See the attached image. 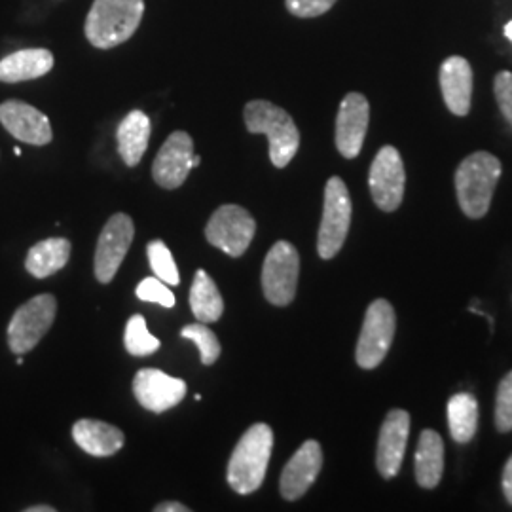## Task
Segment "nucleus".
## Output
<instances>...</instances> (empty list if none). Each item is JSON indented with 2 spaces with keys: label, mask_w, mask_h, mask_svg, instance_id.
<instances>
[{
  "label": "nucleus",
  "mask_w": 512,
  "mask_h": 512,
  "mask_svg": "<svg viewBox=\"0 0 512 512\" xmlns=\"http://www.w3.org/2000/svg\"><path fill=\"white\" fill-rule=\"evenodd\" d=\"M184 340L194 342L200 349V359L205 366L215 365L220 357V342L217 334L209 329L205 323H194L181 330Z\"/></svg>",
  "instance_id": "cd10ccee"
},
{
  "label": "nucleus",
  "mask_w": 512,
  "mask_h": 512,
  "mask_svg": "<svg viewBox=\"0 0 512 512\" xmlns=\"http://www.w3.org/2000/svg\"><path fill=\"white\" fill-rule=\"evenodd\" d=\"M503 494L512 505V456L503 469Z\"/></svg>",
  "instance_id": "473e14b6"
},
{
  "label": "nucleus",
  "mask_w": 512,
  "mask_h": 512,
  "mask_svg": "<svg viewBox=\"0 0 512 512\" xmlns=\"http://www.w3.org/2000/svg\"><path fill=\"white\" fill-rule=\"evenodd\" d=\"M368 186L374 203L385 211L393 213L401 207L406 186V171H404L401 152L391 145L380 148L368 173Z\"/></svg>",
  "instance_id": "9d476101"
},
{
  "label": "nucleus",
  "mask_w": 512,
  "mask_h": 512,
  "mask_svg": "<svg viewBox=\"0 0 512 512\" xmlns=\"http://www.w3.org/2000/svg\"><path fill=\"white\" fill-rule=\"evenodd\" d=\"M300 256L289 241H277L262 266V291L277 308L289 306L296 296Z\"/></svg>",
  "instance_id": "0eeeda50"
},
{
  "label": "nucleus",
  "mask_w": 512,
  "mask_h": 512,
  "mask_svg": "<svg viewBox=\"0 0 512 512\" xmlns=\"http://www.w3.org/2000/svg\"><path fill=\"white\" fill-rule=\"evenodd\" d=\"M150 118L143 110H131L116 131L118 152L129 167L139 165L150 141Z\"/></svg>",
  "instance_id": "412c9836"
},
{
  "label": "nucleus",
  "mask_w": 512,
  "mask_h": 512,
  "mask_svg": "<svg viewBox=\"0 0 512 512\" xmlns=\"http://www.w3.org/2000/svg\"><path fill=\"white\" fill-rule=\"evenodd\" d=\"M190 308L198 321L215 323L224 313V300L219 293L217 283L205 270H198L192 289H190Z\"/></svg>",
  "instance_id": "b1692460"
},
{
  "label": "nucleus",
  "mask_w": 512,
  "mask_h": 512,
  "mask_svg": "<svg viewBox=\"0 0 512 512\" xmlns=\"http://www.w3.org/2000/svg\"><path fill=\"white\" fill-rule=\"evenodd\" d=\"M133 393L143 408L162 414L181 404L186 397V384L160 368H143L133 378Z\"/></svg>",
  "instance_id": "ddd939ff"
},
{
  "label": "nucleus",
  "mask_w": 512,
  "mask_h": 512,
  "mask_svg": "<svg viewBox=\"0 0 512 512\" xmlns=\"http://www.w3.org/2000/svg\"><path fill=\"white\" fill-rule=\"evenodd\" d=\"M245 126L249 133H264L270 141V160L277 169L291 164L300 148V131L291 114L270 101L256 99L245 105Z\"/></svg>",
  "instance_id": "20e7f679"
},
{
  "label": "nucleus",
  "mask_w": 512,
  "mask_h": 512,
  "mask_svg": "<svg viewBox=\"0 0 512 512\" xmlns=\"http://www.w3.org/2000/svg\"><path fill=\"white\" fill-rule=\"evenodd\" d=\"M133 236L135 226L128 215L116 213L107 220L95 249V277L99 283H110L114 279L120 264L128 255Z\"/></svg>",
  "instance_id": "9b49d317"
},
{
  "label": "nucleus",
  "mask_w": 512,
  "mask_h": 512,
  "mask_svg": "<svg viewBox=\"0 0 512 512\" xmlns=\"http://www.w3.org/2000/svg\"><path fill=\"white\" fill-rule=\"evenodd\" d=\"M395 327H397V317H395L393 306L384 298L374 300L366 310L365 323L357 342V351H355L357 365L365 370H372L382 365L385 355L389 353L393 344Z\"/></svg>",
  "instance_id": "423d86ee"
},
{
  "label": "nucleus",
  "mask_w": 512,
  "mask_h": 512,
  "mask_svg": "<svg viewBox=\"0 0 512 512\" xmlns=\"http://www.w3.org/2000/svg\"><path fill=\"white\" fill-rule=\"evenodd\" d=\"M156 512H188L190 509L183 505V503H177V501H167V503H160L154 507Z\"/></svg>",
  "instance_id": "72a5a7b5"
},
{
  "label": "nucleus",
  "mask_w": 512,
  "mask_h": 512,
  "mask_svg": "<svg viewBox=\"0 0 512 512\" xmlns=\"http://www.w3.org/2000/svg\"><path fill=\"white\" fill-rule=\"evenodd\" d=\"M444 473V442L437 431L425 429L416 450V480L423 490H433Z\"/></svg>",
  "instance_id": "4be33fe9"
},
{
  "label": "nucleus",
  "mask_w": 512,
  "mask_h": 512,
  "mask_svg": "<svg viewBox=\"0 0 512 512\" xmlns=\"http://www.w3.org/2000/svg\"><path fill=\"white\" fill-rule=\"evenodd\" d=\"M495 425L501 433L512 431V372H509L497 387Z\"/></svg>",
  "instance_id": "c85d7f7f"
},
{
  "label": "nucleus",
  "mask_w": 512,
  "mask_h": 512,
  "mask_svg": "<svg viewBox=\"0 0 512 512\" xmlns=\"http://www.w3.org/2000/svg\"><path fill=\"white\" fill-rule=\"evenodd\" d=\"M323 467V450L317 440H306L281 473V495L287 501H296L306 494L317 480Z\"/></svg>",
  "instance_id": "f3484780"
},
{
  "label": "nucleus",
  "mask_w": 512,
  "mask_h": 512,
  "mask_svg": "<svg viewBox=\"0 0 512 512\" xmlns=\"http://www.w3.org/2000/svg\"><path fill=\"white\" fill-rule=\"evenodd\" d=\"M439 82L440 92L448 110L456 116H467L471 112L473 97L471 63L461 55H452L444 59L440 65Z\"/></svg>",
  "instance_id": "a211bd4d"
},
{
  "label": "nucleus",
  "mask_w": 512,
  "mask_h": 512,
  "mask_svg": "<svg viewBox=\"0 0 512 512\" xmlns=\"http://www.w3.org/2000/svg\"><path fill=\"white\" fill-rule=\"evenodd\" d=\"M192 158H194L192 137L186 131L171 133L152 165L154 181L165 190H175L183 186L192 169Z\"/></svg>",
  "instance_id": "4468645a"
},
{
  "label": "nucleus",
  "mask_w": 512,
  "mask_h": 512,
  "mask_svg": "<svg viewBox=\"0 0 512 512\" xmlns=\"http://www.w3.org/2000/svg\"><path fill=\"white\" fill-rule=\"evenodd\" d=\"M25 512H55V509L54 507H50V505H37V507L25 509Z\"/></svg>",
  "instance_id": "f704fd0d"
},
{
  "label": "nucleus",
  "mask_w": 512,
  "mask_h": 512,
  "mask_svg": "<svg viewBox=\"0 0 512 512\" xmlns=\"http://www.w3.org/2000/svg\"><path fill=\"white\" fill-rule=\"evenodd\" d=\"M410 435V414L401 408L385 416L376 452V467L384 478H395L403 467L404 452Z\"/></svg>",
  "instance_id": "dca6fc26"
},
{
  "label": "nucleus",
  "mask_w": 512,
  "mask_h": 512,
  "mask_svg": "<svg viewBox=\"0 0 512 512\" xmlns=\"http://www.w3.org/2000/svg\"><path fill=\"white\" fill-rule=\"evenodd\" d=\"M255 232V219L247 209L239 205H222L205 226L207 241L234 258L249 249Z\"/></svg>",
  "instance_id": "1a4fd4ad"
},
{
  "label": "nucleus",
  "mask_w": 512,
  "mask_h": 512,
  "mask_svg": "<svg viewBox=\"0 0 512 512\" xmlns=\"http://www.w3.org/2000/svg\"><path fill=\"white\" fill-rule=\"evenodd\" d=\"M124 344L131 355L135 357H147L152 355L154 351L160 349V340L156 336H152L147 329V321L143 315H133L126 325V336H124Z\"/></svg>",
  "instance_id": "a878e982"
},
{
  "label": "nucleus",
  "mask_w": 512,
  "mask_h": 512,
  "mask_svg": "<svg viewBox=\"0 0 512 512\" xmlns=\"http://www.w3.org/2000/svg\"><path fill=\"white\" fill-rule=\"evenodd\" d=\"M370 122V105L363 93L351 92L342 99L336 116V148L353 160L361 154Z\"/></svg>",
  "instance_id": "f8f14e48"
},
{
  "label": "nucleus",
  "mask_w": 512,
  "mask_h": 512,
  "mask_svg": "<svg viewBox=\"0 0 512 512\" xmlns=\"http://www.w3.org/2000/svg\"><path fill=\"white\" fill-rule=\"evenodd\" d=\"M505 37L509 38L512 42V19L505 25Z\"/></svg>",
  "instance_id": "c9c22d12"
},
{
  "label": "nucleus",
  "mask_w": 512,
  "mask_h": 512,
  "mask_svg": "<svg viewBox=\"0 0 512 512\" xmlns=\"http://www.w3.org/2000/svg\"><path fill=\"white\" fill-rule=\"evenodd\" d=\"M495 101L501 109V114L505 120L511 124L512 128V73L511 71H501L495 74L494 78Z\"/></svg>",
  "instance_id": "7c9ffc66"
},
{
  "label": "nucleus",
  "mask_w": 512,
  "mask_h": 512,
  "mask_svg": "<svg viewBox=\"0 0 512 512\" xmlns=\"http://www.w3.org/2000/svg\"><path fill=\"white\" fill-rule=\"evenodd\" d=\"M450 435L458 444H467L478 427V403L471 393H458L448 401Z\"/></svg>",
  "instance_id": "393cba45"
},
{
  "label": "nucleus",
  "mask_w": 512,
  "mask_h": 512,
  "mask_svg": "<svg viewBox=\"0 0 512 512\" xmlns=\"http://www.w3.org/2000/svg\"><path fill=\"white\" fill-rule=\"evenodd\" d=\"M16 363H18V365H23V355H18V359H16Z\"/></svg>",
  "instance_id": "4c0bfd02"
},
{
  "label": "nucleus",
  "mask_w": 512,
  "mask_h": 512,
  "mask_svg": "<svg viewBox=\"0 0 512 512\" xmlns=\"http://www.w3.org/2000/svg\"><path fill=\"white\" fill-rule=\"evenodd\" d=\"M137 298L143 302L160 304L164 308H175V294L167 289V283L158 277H145L137 287Z\"/></svg>",
  "instance_id": "c756f323"
},
{
  "label": "nucleus",
  "mask_w": 512,
  "mask_h": 512,
  "mask_svg": "<svg viewBox=\"0 0 512 512\" xmlns=\"http://www.w3.org/2000/svg\"><path fill=\"white\" fill-rule=\"evenodd\" d=\"M54 54L46 48H27L6 55L0 61V82L18 84L37 80L54 69Z\"/></svg>",
  "instance_id": "aec40b11"
},
{
  "label": "nucleus",
  "mask_w": 512,
  "mask_h": 512,
  "mask_svg": "<svg viewBox=\"0 0 512 512\" xmlns=\"http://www.w3.org/2000/svg\"><path fill=\"white\" fill-rule=\"evenodd\" d=\"M57 302L52 294H38L14 313L8 325V344L18 355L37 348L54 325Z\"/></svg>",
  "instance_id": "6e6552de"
},
{
  "label": "nucleus",
  "mask_w": 512,
  "mask_h": 512,
  "mask_svg": "<svg viewBox=\"0 0 512 512\" xmlns=\"http://www.w3.org/2000/svg\"><path fill=\"white\" fill-rule=\"evenodd\" d=\"M336 0H285L287 10L296 18H319L327 14Z\"/></svg>",
  "instance_id": "2f4dec72"
},
{
  "label": "nucleus",
  "mask_w": 512,
  "mask_h": 512,
  "mask_svg": "<svg viewBox=\"0 0 512 512\" xmlns=\"http://www.w3.org/2000/svg\"><path fill=\"white\" fill-rule=\"evenodd\" d=\"M69 256H71L69 239H44V241H38L37 245H33L31 251L27 253L25 268L33 277L44 279L65 268L69 262Z\"/></svg>",
  "instance_id": "5701e85b"
},
{
  "label": "nucleus",
  "mask_w": 512,
  "mask_h": 512,
  "mask_svg": "<svg viewBox=\"0 0 512 512\" xmlns=\"http://www.w3.org/2000/svg\"><path fill=\"white\" fill-rule=\"evenodd\" d=\"M200 164H202V158H200V156H194V158H192V167H198Z\"/></svg>",
  "instance_id": "e433bc0d"
},
{
  "label": "nucleus",
  "mask_w": 512,
  "mask_h": 512,
  "mask_svg": "<svg viewBox=\"0 0 512 512\" xmlns=\"http://www.w3.org/2000/svg\"><path fill=\"white\" fill-rule=\"evenodd\" d=\"M0 124L18 141L35 147L48 145L54 137L48 116L18 99L0 105Z\"/></svg>",
  "instance_id": "2eb2a0df"
},
{
  "label": "nucleus",
  "mask_w": 512,
  "mask_h": 512,
  "mask_svg": "<svg viewBox=\"0 0 512 512\" xmlns=\"http://www.w3.org/2000/svg\"><path fill=\"white\" fill-rule=\"evenodd\" d=\"M501 169L499 158L486 150L473 152L459 164L456 192L459 207L469 219H482L490 211Z\"/></svg>",
  "instance_id": "7ed1b4c3"
},
{
  "label": "nucleus",
  "mask_w": 512,
  "mask_h": 512,
  "mask_svg": "<svg viewBox=\"0 0 512 512\" xmlns=\"http://www.w3.org/2000/svg\"><path fill=\"white\" fill-rule=\"evenodd\" d=\"M14 154H16V156H21V150H19L18 147L14 148Z\"/></svg>",
  "instance_id": "58836bf2"
},
{
  "label": "nucleus",
  "mask_w": 512,
  "mask_h": 512,
  "mask_svg": "<svg viewBox=\"0 0 512 512\" xmlns=\"http://www.w3.org/2000/svg\"><path fill=\"white\" fill-rule=\"evenodd\" d=\"M274 448V431L266 423L251 425L236 444L228 463V484L238 494L256 492L268 471Z\"/></svg>",
  "instance_id": "f257e3e1"
},
{
  "label": "nucleus",
  "mask_w": 512,
  "mask_h": 512,
  "mask_svg": "<svg viewBox=\"0 0 512 512\" xmlns=\"http://www.w3.org/2000/svg\"><path fill=\"white\" fill-rule=\"evenodd\" d=\"M351 213L353 207L348 186L340 177H330L325 186L323 219L317 238V251L323 260L334 258L344 247L351 226Z\"/></svg>",
  "instance_id": "39448f33"
},
{
  "label": "nucleus",
  "mask_w": 512,
  "mask_h": 512,
  "mask_svg": "<svg viewBox=\"0 0 512 512\" xmlns=\"http://www.w3.org/2000/svg\"><path fill=\"white\" fill-rule=\"evenodd\" d=\"M147 255L150 268L158 279H162L167 285H179L181 283V275L177 270V264H175L173 255L167 249L164 241H160V239L150 241L147 247Z\"/></svg>",
  "instance_id": "bb28decb"
},
{
  "label": "nucleus",
  "mask_w": 512,
  "mask_h": 512,
  "mask_svg": "<svg viewBox=\"0 0 512 512\" xmlns=\"http://www.w3.org/2000/svg\"><path fill=\"white\" fill-rule=\"evenodd\" d=\"M73 439L93 458H109L124 446V433L105 421L80 420L73 425Z\"/></svg>",
  "instance_id": "6ab92c4d"
},
{
  "label": "nucleus",
  "mask_w": 512,
  "mask_h": 512,
  "mask_svg": "<svg viewBox=\"0 0 512 512\" xmlns=\"http://www.w3.org/2000/svg\"><path fill=\"white\" fill-rule=\"evenodd\" d=\"M145 16V0H93L86 18V38L93 48L110 50L135 35Z\"/></svg>",
  "instance_id": "f03ea898"
}]
</instances>
